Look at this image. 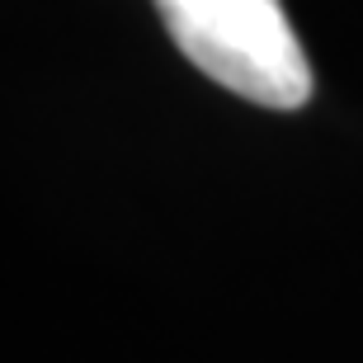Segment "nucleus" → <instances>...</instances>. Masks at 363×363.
Listing matches in <instances>:
<instances>
[{
	"label": "nucleus",
	"mask_w": 363,
	"mask_h": 363,
	"mask_svg": "<svg viewBox=\"0 0 363 363\" xmlns=\"http://www.w3.org/2000/svg\"><path fill=\"white\" fill-rule=\"evenodd\" d=\"M179 52L250 104L297 108L311 94V67L283 0H156Z\"/></svg>",
	"instance_id": "nucleus-1"
}]
</instances>
